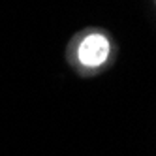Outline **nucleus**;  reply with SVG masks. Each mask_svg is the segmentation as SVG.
Wrapping results in <instances>:
<instances>
[{
    "instance_id": "obj_1",
    "label": "nucleus",
    "mask_w": 156,
    "mask_h": 156,
    "mask_svg": "<svg viewBox=\"0 0 156 156\" xmlns=\"http://www.w3.org/2000/svg\"><path fill=\"white\" fill-rule=\"evenodd\" d=\"M109 53H111L109 40L102 34H90L81 41L77 58L87 68H98L109 58Z\"/></svg>"
}]
</instances>
